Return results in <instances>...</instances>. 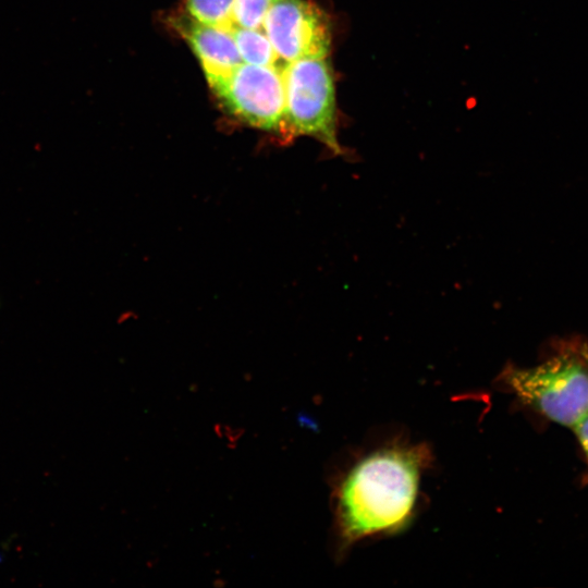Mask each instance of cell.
<instances>
[{
	"label": "cell",
	"mask_w": 588,
	"mask_h": 588,
	"mask_svg": "<svg viewBox=\"0 0 588 588\" xmlns=\"http://www.w3.org/2000/svg\"><path fill=\"white\" fill-rule=\"evenodd\" d=\"M431 457L425 444H417L383 449L362 460L335 491L342 544L400 529L409 519L420 473Z\"/></svg>",
	"instance_id": "cell-1"
},
{
	"label": "cell",
	"mask_w": 588,
	"mask_h": 588,
	"mask_svg": "<svg viewBox=\"0 0 588 588\" xmlns=\"http://www.w3.org/2000/svg\"><path fill=\"white\" fill-rule=\"evenodd\" d=\"M501 380L524 404L556 424L574 428L588 415L585 358L558 355L532 368L506 369Z\"/></svg>",
	"instance_id": "cell-2"
},
{
	"label": "cell",
	"mask_w": 588,
	"mask_h": 588,
	"mask_svg": "<svg viewBox=\"0 0 588 588\" xmlns=\"http://www.w3.org/2000/svg\"><path fill=\"white\" fill-rule=\"evenodd\" d=\"M289 135H306L342 155L336 138V103L332 68L326 58L286 62L282 69Z\"/></svg>",
	"instance_id": "cell-3"
},
{
	"label": "cell",
	"mask_w": 588,
	"mask_h": 588,
	"mask_svg": "<svg viewBox=\"0 0 588 588\" xmlns=\"http://www.w3.org/2000/svg\"><path fill=\"white\" fill-rule=\"evenodd\" d=\"M282 69L243 62L209 86L237 119L289 137Z\"/></svg>",
	"instance_id": "cell-4"
},
{
	"label": "cell",
	"mask_w": 588,
	"mask_h": 588,
	"mask_svg": "<svg viewBox=\"0 0 588 588\" xmlns=\"http://www.w3.org/2000/svg\"><path fill=\"white\" fill-rule=\"evenodd\" d=\"M262 29L284 62L326 58L330 52L331 22L307 0H275L267 12Z\"/></svg>",
	"instance_id": "cell-5"
},
{
	"label": "cell",
	"mask_w": 588,
	"mask_h": 588,
	"mask_svg": "<svg viewBox=\"0 0 588 588\" xmlns=\"http://www.w3.org/2000/svg\"><path fill=\"white\" fill-rule=\"evenodd\" d=\"M173 25L199 59L209 84L226 76L243 63L230 32L187 16L174 20Z\"/></svg>",
	"instance_id": "cell-6"
},
{
	"label": "cell",
	"mask_w": 588,
	"mask_h": 588,
	"mask_svg": "<svg viewBox=\"0 0 588 588\" xmlns=\"http://www.w3.org/2000/svg\"><path fill=\"white\" fill-rule=\"evenodd\" d=\"M229 32L244 63L278 68V62L281 59L274 51L264 29L245 28L234 24Z\"/></svg>",
	"instance_id": "cell-7"
},
{
	"label": "cell",
	"mask_w": 588,
	"mask_h": 588,
	"mask_svg": "<svg viewBox=\"0 0 588 588\" xmlns=\"http://www.w3.org/2000/svg\"><path fill=\"white\" fill-rule=\"evenodd\" d=\"M234 0H186L188 14L208 26L230 30L233 25Z\"/></svg>",
	"instance_id": "cell-8"
},
{
	"label": "cell",
	"mask_w": 588,
	"mask_h": 588,
	"mask_svg": "<svg viewBox=\"0 0 588 588\" xmlns=\"http://www.w3.org/2000/svg\"><path fill=\"white\" fill-rule=\"evenodd\" d=\"M275 0H234V24L245 28H262L264 20Z\"/></svg>",
	"instance_id": "cell-9"
},
{
	"label": "cell",
	"mask_w": 588,
	"mask_h": 588,
	"mask_svg": "<svg viewBox=\"0 0 588 588\" xmlns=\"http://www.w3.org/2000/svg\"><path fill=\"white\" fill-rule=\"evenodd\" d=\"M573 429L588 460V415L583 418Z\"/></svg>",
	"instance_id": "cell-10"
},
{
	"label": "cell",
	"mask_w": 588,
	"mask_h": 588,
	"mask_svg": "<svg viewBox=\"0 0 588 588\" xmlns=\"http://www.w3.org/2000/svg\"><path fill=\"white\" fill-rule=\"evenodd\" d=\"M583 356H584V358L586 359V362L588 364V351H584Z\"/></svg>",
	"instance_id": "cell-11"
}]
</instances>
